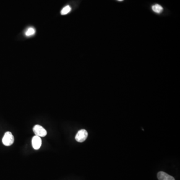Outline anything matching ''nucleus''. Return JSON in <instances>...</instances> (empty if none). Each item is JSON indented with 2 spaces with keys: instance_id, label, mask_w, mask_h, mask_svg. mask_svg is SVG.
Returning <instances> with one entry per match:
<instances>
[{
  "instance_id": "6e6552de",
  "label": "nucleus",
  "mask_w": 180,
  "mask_h": 180,
  "mask_svg": "<svg viewBox=\"0 0 180 180\" xmlns=\"http://www.w3.org/2000/svg\"><path fill=\"white\" fill-rule=\"evenodd\" d=\"M35 30L34 28H30L28 29L26 32V36L27 37H30V36H33L35 34Z\"/></svg>"
},
{
  "instance_id": "39448f33",
  "label": "nucleus",
  "mask_w": 180,
  "mask_h": 180,
  "mask_svg": "<svg viewBox=\"0 0 180 180\" xmlns=\"http://www.w3.org/2000/svg\"><path fill=\"white\" fill-rule=\"evenodd\" d=\"M157 177L159 180H175L174 177L162 171L158 173Z\"/></svg>"
},
{
  "instance_id": "f257e3e1",
  "label": "nucleus",
  "mask_w": 180,
  "mask_h": 180,
  "mask_svg": "<svg viewBox=\"0 0 180 180\" xmlns=\"http://www.w3.org/2000/svg\"><path fill=\"white\" fill-rule=\"evenodd\" d=\"M2 142L5 146H10L14 142V137L10 132H7L4 136Z\"/></svg>"
},
{
  "instance_id": "7ed1b4c3",
  "label": "nucleus",
  "mask_w": 180,
  "mask_h": 180,
  "mask_svg": "<svg viewBox=\"0 0 180 180\" xmlns=\"http://www.w3.org/2000/svg\"><path fill=\"white\" fill-rule=\"evenodd\" d=\"M35 134L40 137H44L47 134V131L40 125H36L33 129Z\"/></svg>"
},
{
  "instance_id": "0eeeda50",
  "label": "nucleus",
  "mask_w": 180,
  "mask_h": 180,
  "mask_svg": "<svg viewBox=\"0 0 180 180\" xmlns=\"http://www.w3.org/2000/svg\"><path fill=\"white\" fill-rule=\"evenodd\" d=\"M71 11V7L70 6H66L62 9V11L61 12V14L62 15H67L69 13H70Z\"/></svg>"
},
{
  "instance_id": "1a4fd4ad",
  "label": "nucleus",
  "mask_w": 180,
  "mask_h": 180,
  "mask_svg": "<svg viewBox=\"0 0 180 180\" xmlns=\"http://www.w3.org/2000/svg\"><path fill=\"white\" fill-rule=\"evenodd\" d=\"M118 1H123V0H118Z\"/></svg>"
},
{
  "instance_id": "f03ea898",
  "label": "nucleus",
  "mask_w": 180,
  "mask_h": 180,
  "mask_svg": "<svg viewBox=\"0 0 180 180\" xmlns=\"http://www.w3.org/2000/svg\"><path fill=\"white\" fill-rule=\"evenodd\" d=\"M88 134L86 130L82 129L78 132L75 137V139L77 141L80 143L84 142L88 137Z\"/></svg>"
},
{
  "instance_id": "20e7f679",
  "label": "nucleus",
  "mask_w": 180,
  "mask_h": 180,
  "mask_svg": "<svg viewBox=\"0 0 180 180\" xmlns=\"http://www.w3.org/2000/svg\"><path fill=\"white\" fill-rule=\"evenodd\" d=\"M32 144L33 148L35 150H39L42 145V140L41 137L35 136L33 137L32 140Z\"/></svg>"
},
{
  "instance_id": "423d86ee",
  "label": "nucleus",
  "mask_w": 180,
  "mask_h": 180,
  "mask_svg": "<svg viewBox=\"0 0 180 180\" xmlns=\"http://www.w3.org/2000/svg\"><path fill=\"white\" fill-rule=\"evenodd\" d=\"M152 10L153 11L155 12V13H161L163 10L162 7L158 4H156L152 6Z\"/></svg>"
}]
</instances>
